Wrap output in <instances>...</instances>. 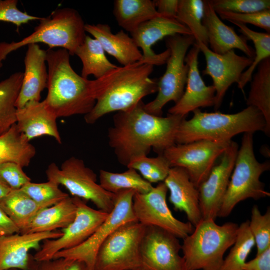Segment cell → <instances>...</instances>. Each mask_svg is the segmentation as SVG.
Wrapping results in <instances>:
<instances>
[{"label": "cell", "mask_w": 270, "mask_h": 270, "mask_svg": "<svg viewBox=\"0 0 270 270\" xmlns=\"http://www.w3.org/2000/svg\"><path fill=\"white\" fill-rule=\"evenodd\" d=\"M32 270H90L82 262L64 258L36 261Z\"/></svg>", "instance_id": "cell-44"}, {"label": "cell", "mask_w": 270, "mask_h": 270, "mask_svg": "<svg viewBox=\"0 0 270 270\" xmlns=\"http://www.w3.org/2000/svg\"><path fill=\"white\" fill-rule=\"evenodd\" d=\"M57 118L44 100L32 102L16 108V124L20 132L30 142L40 136H48L62 144Z\"/></svg>", "instance_id": "cell-24"}, {"label": "cell", "mask_w": 270, "mask_h": 270, "mask_svg": "<svg viewBox=\"0 0 270 270\" xmlns=\"http://www.w3.org/2000/svg\"><path fill=\"white\" fill-rule=\"evenodd\" d=\"M140 101L132 108L117 112L108 132V144L119 163L127 166L134 158L148 156L151 148L158 154L175 144V136L186 118L168 114L166 117L148 113Z\"/></svg>", "instance_id": "cell-1"}, {"label": "cell", "mask_w": 270, "mask_h": 270, "mask_svg": "<svg viewBox=\"0 0 270 270\" xmlns=\"http://www.w3.org/2000/svg\"><path fill=\"white\" fill-rule=\"evenodd\" d=\"M146 226L128 222L111 234L100 246L94 270H136L141 268L140 244Z\"/></svg>", "instance_id": "cell-10"}, {"label": "cell", "mask_w": 270, "mask_h": 270, "mask_svg": "<svg viewBox=\"0 0 270 270\" xmlns=\"http://www.w3.org/2000/svg\"><path fill=\"white\" fill-rule=\"evenodd\" d=\"M18 2V0H0V22L12 23L18 29L30 21L42 19L21 11L17 7Z\"/></svg>", "instance_id": "cell-42"}, {"label": "cell", "mask_w": 270, "mask_h": 270, "mask_svg": "<svg viewBox=\"0 0 270 270\" xmlns=\"http://www.w3.org/2000/svg\"><path fill=\"white\" fill-rule=\"evenodd\" d=\"M238 28V30L254 44L255 56L252 62L242 74L238 83V87L243 90L246 85L250 82L253 73L260 62L270 58V34L254 31L246 24L233 23Z\"/></svg>", "instance_id": "cell-36"}, {"label": "cell", "mask_w": 270, "mask_h": 270, "mask_svg": "<svg viewBox=\"0 0 270 270\" xmlns=\"http://www.w3.org/2000/svg\"><path fill=\"white\" fill-rule=\"evenodd\" d=\"M194 43L185 58L188 67L186 90L180 100L168 110V114L184 116L200 108L214 106L216 90L206 86L198 70V56L200 52Z\"/></svg>", "instance_id": "cell-20"}, {"label": "cell", "mask_w": 270, "mask_h": 270, "mask_svg": "<svg viewBox=\"0 0 270 270\" xmlns=\"http://www.w3.org/2000/svg\"><path fill=\"white\" fill-rule=\"evenodd\" d=\"M196 44L204 56L206 66L202 74L209 76L212 80V86L216 90L214 108L218 110L228 88L234 83L238 82L242 74L251 65L254 59L238 55L234 50L224 54H218L202 42Z\"/></svg>", "instance_id": "cell-17"}, {"label": "cell", "mask_w": 270, "mask_h": 270, "mask_svg": "<svg viewBox=\"0 0 270 270\" xmlns=\"http://www.w3.org/2000/svg\"><path fill=\"white\" fill-rule=\"evenodd\" d=\"M126 166L138 172L140 176L150 184L164 182L171 168L162 154L153 158L148 156L136 157Z\"/></svg>", "instance_id": "cell-37"}, {"label": "cell", "mask_w": 270, "mask_h": 270, "mask_svg": "<svg viewBox=\"0 0 270 270\" xmlns=\"http://www.w3.org/2000/svg\"><path fill=\"white\" fill-rule=\"evenodd\" d=\"M136 270H144L142 268H140Z\"/></svg>", "instance_id": "cell-49"}, {"label": "cell", "mask_w": 270, "mask_h": 270, "mask_svg": "<svg viewBox=\"0 0 270 270\" xmlns=\"http://www.w3.org/2000/svg\"><path fill=\"white\" fill-rule=\"evenodd\" d=\"M253 132L244 133L234 167L218 216L225 218L240 202L252 198L258 200L269 196L260 178L270 170V161L260 162L254 151Z\"/></svg>", "instance_id": "cell-7"}, {"label": "cell", "mask_w": 270, "mask_h": 270, "mask_svg": "<svg viewBox=\"0 0 270 270\" xmlns=\"http://www.w3.org/2000/svg\"><path fill=\"white\" fill-rule=\"evenodd\" d=\"M99 178L101 186L114 194L128 190L143 194L148 192L153 188L152 184L145 180L136 170L130 168L120 173L100 170Z\"/></svg>", "instance_id": "cell-33"}, {"label": "cell", "mask_w": 270, "mask_h": 270, "mask_svg": "<svg viewBox=\"0 0 270 270\" xmlns=\"http://www.w3.org/2000/svg\"><path fill=\"white\" fill-rule=\"evenodd\" d=\"M20 233L18 228L0 207V236Z\"/></svg>", "instance_id": "cell-47"}, {"label": "cell", "mask_w": 270, "mask_h": 270, "mask_svg": "<svg viewBox=\"0 0 270 270\" xmlns=\"http://www.w3.org/2000/svg\"><path fill=\"white\" fill-rule=\"evenodd\" d=\"M243 270H270V247L245 263Z\"/></svg>", "instance_id": "cell-45"}, {"label": "cell", "mask_w": 270, "mask_h": 270, "mask_svg": "<svg viewBox=\"0 0 270 270\" xmlns=\"http://www.w3.org/2000/svg\"><path fill=\"white\" fill-rule=\"evenodd\" d=\"M76 212L74 198L68 196L40 210L20 233L50 232L64 228L74 221Z\"/></svg>", "instance_id": "cell-26"}, {"label": "cell", "mask_w": 270, "mask_h": 270, "mask_svg": "<svg viewBox=\"0 0 270 270\" xmlns=\"http://www.w3.org/2000/svg\"><path fill=\"white\" fill-rule=\"evenodd\" d=\"M231 140H200L188 144H174L166 149L162 154L171 168H184L198 188L207 178L216 160L222 155Z\"/></svg>", "instance_id": "cell-12"}, {"label": "cell", "mask_w": 270, "mask_h": 270, "mask_svg": "<svg viewBox=\"0 0 270 270\" xmlns=\"http://www.w3.org/2000/svg\"><path fill=\"white\" fill-rule=\"evenodd\" d=\"M204 0H179L176 19L192 32L196 42L208 46L206 30L202 23Z\"/></svg>", "instance_id": "cell-34"}, {"label": "cell", "mask_w": 270, "mask_h": 270, "mask_svg": "<svg viewBox=\"0 0 270 270\" xmlns=\"http://www.w3.org/2000/svg\"><path fill=\"white\" fill-rule=\"evenodd\" d=\"M48 180L64 186L73 196L91 201L100 210L110 213L114 206V194L97 183V176L84 160L72 156L59 168L51 163L46 170Z\"/></svg>", "instance_id": "cell-8"}, {"label": "cell", "mask_w": 270, "mask_h": 270, "mask_svg": "<svg viewBox=\"0 0 270 270\" xmlns=\"http://www.w3.org/2000/svg\"><path fill=\"white\" fill-rule=\"evenodd\" d=\"M86 32L100 44L104 52L114 56L122 66L140 61L142 53L132 38L123 30L112 33L108 24H86Z\"/></svg>", "instance_id": "cell-25"}, {"label": "cell", "mask_w": 270, "mask_h": 270, "mask_svg": "<svg viewBox=\"0 0 270 270\" xmlns=\"http://www.w3.org/2000/svg\"><path fill=\"white\" fill-rule=\"evenodd\" d=\"M20 189L39 203L56 204L69 196L68 194L61 190L58 184L52 180L42 183L30 182Z\"/></svg>", "instance_id": "cell-39"}, {"label": "cell", "mask_w": 270, "mask_h": 270, "mask_svg": "<svg viewBox=\"0 0 270 270\" xmlns=\"http://www.w3.org/2000/svg\"><path fill=\"white\" fill-rule=\"evenodd\" d=\"M73 198L76 206L74 221L62 229V234L60 237L42 242L40 248L33 256L35 260H51L57 252L80 245L94 234L108 217L109 213L90 207L80 198Z\"/></svg>", "instance_id": "cell-13"}, {"label": "cell", "mask_w": 270, "mask_h": 270, "mask_svg": "<svg viewBox=\"0 0 270 270\" xmlns=\"http://www.w3.org/2000/svg\"><path fill=\"white\" fill-rule=\"evenodd\" d=\"M62 231L31 234L15 233L0 236V270H32L35 260L29 252L38 250L45 240L56 238Z\"/></svg>", "instance_id": "cell-19"}, {"label": "cell", "mask_w": 270, "mask_h": 270, "mask_svg": "<svg viewBox=\"0 0 270 270\" xmlns=\"http://www.w3.org/2000/svg\"><path fill=\"white\" fill-rule=\"evenodd\" d=\"M70 56L64 48L46 50L48 94L44 101L57 118L84 116L96 103L92 80L82 78L74 70Z\"/></svg>", "instance_id": "cell-3"}, {"label": "cell", "mask_w": 270, "mask_h": 270, "mask_svg": "<svg viewBox=\"0 0 270 270\" xmlns=\"http://www.w3.org/2000/svg\"><path fill=\"white\" fill-rule=\"evenodd\" d=\"M22 167L14 162L0 164V176L12 190H18L31 182L24 172Z\"/></svg>", "instance_id": "cell-43"}, {"label": "cell", "mask_w": 270, "mask_h": 270, "mask_svg": "<svg viewBox=\"0 0 270 270\" xmlns=\"http://www.w3.org/2000/svg\"><path fill=\"white\" fill-rule=\"evenodd\" d=\"M192 112L190 119L185 118L180 124L175 136L176 144L200 140L228 142L239 134L257 131L267 135L265 119L262 112L252 106L230 114L202 112L199 108Z\"/></svg>", "instance_id": "cell-4"}, {"label": "cell", "mask_w": 270, "mask_h": 270, "mask_svg": "<svg viewBox=\"0 0 270 270\" xmlns=\"http://www.w3.org/2000/svg\"><path fill=\"white\" fill-rule=\"evenodd\" d=\"M2 66H0V68H2Z\"/></svg>", "instance_id": "cell-51"}, {"label": "cell", "mask_w": 270, "mask_h": 270, "mask_svg": "<svg viewBox=\"0 0 270 270\" xmlns=\"http://www.w3.org/2000/svg\"><path fill=\"white\" fill-rule=\"evenodd\" d=\"M75 55L82 61L80 76L84 78L90 75L96 79L100 78L118 66L108 59L100 42L88 35L77 49Z\"/></svg>", "instance_id": "cell-31"}, {"label": "cell", "mask_w": 270, "mask_h": 270, "mask_svg": "<svg viewBox=\"0 0 270 270\" xmlns=\"http://www.w3.org/2000/svg\"><path fill=\"white\" fill-rule=\"evenodd\" d=\"M249 228L257 247L256 254L270 247V208L268 207L264 214H262L257 205L251 210Z\"/></svg>", "instance_id": "cell-38"}, {"label": "cell", "mask_w": 270, "mask_h": 270, "mask_svg": "<svg viewBox=\"0 0 270 270\" xmlns=\"http://www.w3.org/2000/svg\"><path fill=\"white\" fill-rule=\"evenodd\" d=\"M170 192L169 201L176 210L184 212L194 227L202 220L198 188L188 173L180 167H172L164 181Z\"/></svg>", "instance_id": "cell-22"}, {"label": "cell", "mask_w": 270, "mask_h": 270, "mask_svg": "<svg viewBox=\"0 0 270 270\" xmlns=\"http://www.w3.org/2000/svg\"><path fill=\"white\" fill-rule=\"evenodd\" d=\"M22 78L23 72H18L0 82V135L16 123V102Z\"/></svg>", "instance_id": "cell-32"}, {"label": "cell", "mask_w": 270, "mask_h": 270, "mask_svg": "<svg viewBox=\"0 0 270 270\" xmlns=\"http://www.w3.org/2000/svg\"><path fill=\"white\" fill-rule=\"evenodd\" d=\"M221 19L232 23L251 24L270 32V10L250 13H234L228 12H216Z\"/></svg>", "instance_id": "cell-41"}, {"label": "cell", "mask_w": 270, "mask_h": 270, "mask_svg": "<svg viewBox=\"0 0 270 270\" xmlns=\"http://www.w3.org/2000/svg\"><path fill=\"white\" fill-rule=\"evenodd\" d=\"M54 204L38 202L20 189L12 190L0 200V208L18 228L20 232L40 210Z\"/></svg>", "instance_id": "cell-27"}, {"label": "cell", "mask_w": 270, "mask_h": 270, "mask_svg": "<svg viewBox=\"0 0 270 270\" xmlns=\"http://www.w3.org/2000/svg\"><path fill=\"white\" fill-rule=\"evenodd\" d=\"M178 238L156 226H146L140 244L144 270H186Z\"/></svg>", "instance_id": "cell-15"}, {"label": "cell", "mask_w": 270, "mask_h": 270, "mask_svg": "<svg viewBox=\"0 0 270 270\" xmlns=\"http://www.w3.org/2000/svg\"><path fill=\"white\" fill-rule=\"evenodd\" d=\"M179 0H154L158 12L161 16L176 18Z\"/></svg>", "instance_id": "cell-46"}, {"label": "cell", "mask_w": 270, "mask_h": 270, "mask_svg": "<svg viewBox=\"0 0 270 270\" xmlns=\"http://www.w3.org/2000/svg\"><path fill=\"white\" fill-rule=\"evenodd\" d=\"M246 104L257 108L262 114L266 125L267 136L270 134V58L262 60L253 74Z\"/></svg>", "instance_id": "cell-30"}, {"label": "cell", "mask_w": 270, "mask_h": 270, "mask_svg": "<svg viewBox=\"0 0 270 270\" xmlns=\"http://www.w3.org/2000/svg\"><path fill=\"white\" fill-rule=\"evenodd\" d=\"M12 189L0 176V200L6 196Z\"/></svg>", "instance_id": "cell-48"}, {"label": "cell", "mask_w": 270, "mask_h": 270, "mask_svg": "<svg viewBox=\"0 0 270 270\" xmlns=\"http://www.w3.org/2000/svg\"><path fill=\"white\" fill-rule=\"evenodd\" d=\"M18 270V269H10V270Z\"/></svg>", "instance_id": "cell-50"}, {"label": "cell", "mask_w": 270, "mask_h": 270, "mask_svg": "<svg viewBox=\"0 0 270 270\" xmlns=\"http://www.w3.org/2000/svg\"><path fill=\"white\" fill-rule=\"evenodd\" d=\"M36 153L35 147L20 132L16 124L0 135V164L10 162L26 167Z\"/></svg>", "instance_id": "cell-29"}, {"label": "cell", "mask_w": 270, "mask_h": 270, "mask_svg": "<svg viewBox=\"0 0 270 270\" xmlns=\"http://www.w3.org/2000/svg\"><path fill=\"white\" fill-rule=\"evenodd\" d=\"M168 191L164 183L160 182L147 193H136L132 202L134 213L142 224L161 228L184 239L193 232L194 226L174 216L166 200Z\"/></svg>", "instance_id": "cell-14"}, {"label": "cell", "mask_w": 270, "mask_h": 270, "mask_svg": "<svg viewBox=\"0 0 270 270\" xmlns=\"http://www.w3.org/2000/svg\"><path fill=\"white\" fill-rule=\"evenodd\" d=\"M204 4L202 23L206 30L210 50L222 54L236 48L254 59V50L248 44L247 38L238 36L232 27L222 22L209 0H204Z\"/></svg>", "instance_id": "cell-23"}, {"label": "cell", "mask_w": 270, "mask_h": 270, "mask_svg": "<svg viewBox=\"0 0 270 270\" xmlns=\"http://www.w3.org/2000/svg\"><path fill=\"white\" fill-rule=\"evenodd\" d=\"M130 34L137 46L142 51L140 62L154 66L166 64L170 55L168 48L162 52L156 54L152 48L154 44L164 38L176 34L192 35L190 31L176 18L161 16L144 22Z\"/></svg>", "instance_id": "cell-18"}, {"label": "cell", "mask_w": 270, "mask_h": 270, "mask_svg": "<svg viewBox=\"0 0 270 270\" xmlns=\"http://www.w3.org/2000/svg\"><path fill=\"white\" fill-rule=\"evenodd\" d=\"M196 43L192 35L176 34L166 38V48L170 55L166 62V68L158 80V94L152 101L144 104L149 114L162 116V108L170 101L176 103L184 92L188 67L185 58L189 48Z\"/></svg>", "instance_id": "cell-9"}, {"label": "cell", "mask_w": 270, "mask_h": 270, "mask_svg": "<svg viewBox=\"0 0 270 270\" xmlns=\"http://www.w3.org/2000/svg\"><path fill=\"white\" fill-rule=\"evenodd\" d=\"M135 194L132 190L115 194L113 209L94 234L80 245L61 250L53 258H64L80 260L90 270H94L98 250L104 240L122 225L128 222L137 221L132 208Z\"/></svg>", "instance_id": "cell-11"}, {"label": "cell", "mask_w": 270, "mask_h": 270, "mask_svg": "<svg viewBox=\"0 0 270 270\" xmlns=\"http://www.w3.org/2000/svg\"><path fill=\"white\" fill-rule=\"evenodd\" d=\"M24 60V72L21 88L16 102V108L32 102H40L41 92L47 88L48 71L46 50L36 44L27 46Z\"/></svg>", "instance_id": "cell-21"}, {"label": "cell", "mask_w": 270, "mask_h": 270, "mask_svg": "<svg viewBox=\"0 0 270 270\" xmlns=\"http://www.w3.org/2000/svg\"><path fill=\"white\" fill-rule=\"evenodd\" d=\"M113 14L118 26L130 33L144 22L160 16L150 0H116Z\"/></svg>", "instance_id": "cell-28"}, {"label": "cell", "mask_w": 270, "mask_h": 270, "mask_svg": "<svg viewBox=\"0 0 270 270\" xmlns=\"http://www.w3.org/2000/svg\"><path fill=\"white\" fill-rule=\"evenodd\" d=\"M238 227L232 222L220 226L214 220L202 219L183 239L186 270H219L224 253L234 242Z\"/></svg>", "instance_id": "cell-6"}, {"label": "cell", "mask_w": 270, "mask_h": 270, "mask_svg": "<svg viewBox=\"0 0 270 270\" xmlns=\"http://www.w3.org/2000/svg\"><path fill=\"white\" fill-rule=\"evenodd\" d=\"M216 12H228L244 14L270 10V0H210Z\"/></svg>", "instance_id": "cell-40"}, {"label": "cell", "mask_w": 270, "mask_h": 270, "mask_svg": "<svg viewBox=\"0 0 270 270\" xmlns=\"http://www.w3.org/2000/svg\"><path fill=\"white\" fill-rule=\"evenodd\" d=\"M238 144L232 140L214 165L207 178L198 187L200 208L202 219L218 216L234 167Z\"/></svg>", "instance_id": "cell-16"}, {"label": "cell", "mask_w": 270, "mask_h": 270, "mask_svg": "<svg viewBox=\"0 0 270 270\" xmlns=\"http://www.w3.org/2000/svg\"><path fill=\"white\" fill-rule=\"evenodd\" d=\"M154 66L139 61L117 66L100 78L92 80L96 100L92 110L84 116L88 124L95 123L112 112L126 111L142 99L158 92V80L151 78Z\"/></svg>", "instance_id": "cell-2"}, {"label": "cell", "mask_w": 270, "mask_h": 270, "mask_svg": "<svg viewBox=\"0 0 270 270\" xmlns=\"http://www.w3.org/2000/svg\"><path fill=\"white\" fill-rule=\"evenodd\" d=\"M254 244L249 220H247L238 226L233 246L219 270H243L246 258Z\"/></svg>", "instance_id": "cell-35"}, {"label": "cell", "mask_w": 270, "mask_h": 270, "mask_svg": "<svg viewBox=\"0 0 270 270\" xmlns=\"http://www.w3.org/2000/svg\"><path fill=\"white\" fill-rule=\"evenodd\" d=\"M84 22L79 12L69 8L56 9L42 18L34 32L18 42H0V66L12 52L32 44L44 43L49 48L60 47L75 55L86 36Z\"/></svg>", "instance_id": "cell-5"}]
</instances>
